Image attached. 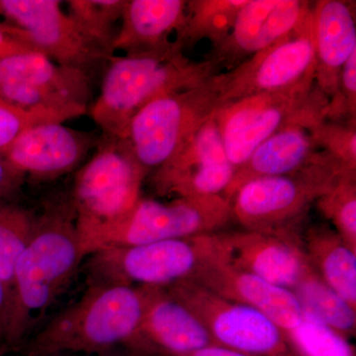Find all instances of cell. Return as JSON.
Instances as JSON below:
<instances>
[{
  "label": "cell",
  "mask_w": 356,
  "mask_h": 356,
  "mask_svg": "<svg viewBox=\"0 0 356 356\" xmlns=\"http://www.w3.org/2000/svg\"><path fill=\"white\" fill-rule=\"evenodd\" d=\"M84 257L70 201L44 206L14 270L8 348L24 344L26 337L69 287Z\"/></svg>",
  "instance_id": "cell-1"
},
{
  "label": "cell",
  "mask_w": 356,
  "mask_h": 356,
  "mask_svg": "<svg viewBox=\"0 0 356 356\" xmlns=\"http://www.w3.org/2000/svg\"><path fill=\"white\" fill-rule=\"evenodd\" d=\"M175 41L112 56L88 113L103 135L124 138L134 115L156 98L197 88L221 74L212 60H192Z\"/></svg>",
  "instance_id": "cell-2"
},
{
  "label": "cell",
  "mask_w": 356,
  "mask_h": 356,
  "mask_svg": "<svg viewBox=\"0 0 356 356\" xmlns=\"http://www.w3.org/2000/svg\"><path fill=\"white\" fill-rule=\"evenodd\" d=\"M146 301L144 286L88 284L79 301L25 341L24 355H98L124 346L139 327Z\"/></svg>",
  "instance_id": "cell-3"
},
{
  "label": "cell",
  "mask_w": 356,
  "mask_h": 356,
  "mask_svg": "<svg viewBox=\"0 0 356 356\" xmlns=\"http://www.w3.org/2000/svg\"><path fill=\"white\" fill-rule=\"evenodd\" d=\"M147 172L123 138L100 136L88 163L77 170L72 203L81 245L123 219L140 195Z\"/></svg>",
  "instance_id": "cell-4"
},
{
  "label": "cell",
  "mask_w": 356,
  "mask_h": 356,
  "mask_svg": "<svg viewBox=\"0 0 356 356\" xmlns=\"http://www.w3.org/2000/svg\"><path fill=\"white\" fill-rule=\"evenodd\" d=\"M346 170L320 151L308 165L291 175L250 180L231 199L233 220L245 231L298 235L296 228L312 204Z\"/></svg>",
  "instance_id": "cell-5"
},
{
  "label": "cell",
  "mask_w": 356,
  "mask_h": 356,
  "mask_svg": "<svg viewBox=\"0 0 356 356\" xmlns=\"http://www.w3.org/2000/svg\"><path fill=\"white\" fill-rule=\"evenodd\" d=\"M222 106L221 77L156 98L137 112L123 139L147 173L168 163Z\"/></svg>",
  "instance_id": "cell-6"
},
{
  "label": "cell",
  "mask_w": 356,
  "mask_h": 356,
  "mask_svg": "<svg viewBox=\"0 0 356 356\" xmlns=\"http://www.w3.org/2000/svg\"><path fill=\"white\" fill-rule=\"evenodd\" d=\"M232 220L231 201L222 195L177 197L166 203L140 197L123 219L89 238L83 250L88 257L102 248L211 235Z\"/></svg>",
  "instance_id": "cell-7"
},
{
  "label": "cell",
  "mask_w": 356,
  "mask_h": 356,
  "mask_svg": "<svg viewBox=\"0 0 356 356\" xmlns=\"http://www.w3.org/2000/svg\"><path fill=\"white\" fill-rule=\"evenodd\" d=\"M327 103V96L315 86L303 92L262 93L227 102L213 118L236 170L274 134L291 127L310 130L324 120Z\"/></svg>",
  "instance_id": "cell-8"
},
{
  "label": "cell",
  "mask_w": 356,
  "mask_h": 356,
  "mask_svg": "<svg viewBox=\"0 0 356 356\" xmlns=\"http://www.w3.org/2000/svg\"><path fill=\"white\" fill-rule=\"evenodd\" d=\"M217 245L216 234L102 248L88 255V284L165 288L191 280Z\"/></svg>",
  "instance_id": "cell-9"
},
{
  "label": "cell",
  "mask_w": 356,
  "mask_h": 356,
  "mask_svg": "<svg viewBox=\"0 0 356 356\" xmlns=\"http://www.w3.org/2000/svg\"><path fill=\"white\" fill-rule=\"evenodd\" d=\"M315 2L294 29L235 69L221 72L222 105L262 93L308 91L316 86Z\"/></svg>",
  "instance_id": "cell-10"
},
{
  "label": "cell",
  "mask_w": 356,
  "mask_h": 356,
  "mask_svg": "<svg viewBox=\"0 0 356 356\" xmlns=\"http://www.w3.org/2000/svg\"><path fill=\"white\" fill-rule=\"evenodd\" d=\"M165 289L191 309L218 346L250 356H298L286 334L252 307L224 298L192 280Z\"/></svg>",
  "instance_id": "cell-11"
},
{
  "label": "cell",
  "mask_w": 356,
  "mask_h": 356,
  "mask_svg": "<svg viewBox=\"0 0 356 356\" xmlns=\"http://www.w3.org/2000/svg\"><path fill=\"white\" fill-rule=\"evenodd\" d=\"M58 0H0L9 31L58 65L86 70L104 55L84 38Z\"/></svg>",
  "instance_id": "cell-12"
},
{
  "label": "cell",
  "mask_w": 356,
  "mask_h": 356,
  "mask_svg": "<svg viewBox=\"0 0 356 356\" xmlns=\"http://www.w3.org/2000/svg\"><path fill=\"white\" fill-rule=\"evenodd\" d=\"M235 172L216 121L212 118L172 159L154 170L152 178L161 195L224 196Z\"/></svg>",
  "instance_id": "cell-13"
},
{
  "label": "cell",
  "mask_w": 356,
  "mask_h": 356,
  "mask_svg": "<svg viewBox=\"0 0 356 356\" xmlns=\"http://www.w3.org/2000/svg\"><path fill=\"white\" fill-rule=\"evenodd\" d=\"M100 136L47 122L26 129L1 154L26 179L51 181L79 170Z\"/></svg>",
  "instance_id": "cell-14"
},
{
  "label": "cell",
  "mask_w": 356,
  "mask_h": 356,
  "mask_svg": "<svg viewBox=\"0 0 356 356\" xmlns=\"http://www.w3.org/2000/svg\"><path fill=\"white\" fill-rule=\"evenodd\" d=\"M313 4L304 0H247L228 36L212 47L205 58L221 70L235 69L294 29Z\"/></svg>",
  "instance_id": "cell-15"
},
{
  "label": "cell",
  "mask_w": 356,
  "mask_h": 356,
  "mask_svg": "<svg viewBox=\"0 0 356 356\" xmlns=\"http://www.w3.org/2000/svg\"><path fill=\"white\" fill-rule=\"evenodd\" d=\"M221 254L229 264L292 291L311 269L297 234L236 231L217 233Z\"/></svg>",
  "instance_id": "cell-16"
},
{
  "label": "cell",
  "mask_w": 356,
  "mask_h": 356,
  "mask_svg": "<svg viewBox=\"0 0 356 356\" xmlns=\"http://www.w3.org/2000/svg\"><path fill=\"white\" fill-rule=\"evenodd\" d=\"M144 287V315L137 332L123 348L140 356H175L216 344L191 309L165 288Z\"/></svg>",
  "instance_id": "cell-17"
},
{
  "label": "cell",
  "mask_w": 356,
  "mask_h": 356,
  "mask_svg": "<svg viewBox=\"0 0 356 356\" xmlns=\"http://www.w3.org/2000/svg\"><path fill=\"white\" fill-rule=\"evenodd\" d=\"M191 280L224 298L261 312L285 334L296 329L303 320V309L294 293L232 266L222 257L218 238L214 252Z\"/></svg>",
  "instance_id": "cell-18"
},
{
  "label": "cell",
  "mask_w": 356,
  "mask_h": 356,
  "mask_svg": "<svg viewBox=\"0 0 356 356\" xmlns=\"http://www.w3.org/2000/svg\"><path fill=\"white\" fill-rule=\"evenodd\" d=\"M315 83L327 99L337 95L346 60L356 51L355 2L315 1Z\"/></svg>",
  "instance_id": "cell-19"
},
{
  "label": "cell",
  "mask_w": 356,
  "mask_h": 356,
  "mask_svg": "<svg viewBox=\"0 0 356 356\" xmlns=\"http://www.w3.org/2000/svg\"><path fill=\"white\" fill-rule=\"evenodd\" d=\"M2 84L30 86L86 107L91 95L88 72L58 65L35 51L0 58V86Z\"/></svg>",
  "instance_id": "cell-20"
},
{
  "label": "cell",
  "mask_w": 356,
  "mask_h": 356,
  "mask_svg": "<svg viewBox=\"0 0 356 356\" xmlns=\"http://www.w3.org/2000/svg\"><path fill=\"white\" fill-rule=\"evenodd\" d=\"M318 152L309 129L291 127L274 134L236 168L224 196L231 201L243 184L257 178L291 175L308 165Z\"/></svg>",
  "instance_id": "cell-21"
},
{
  "label": "cell",
  "mask_w": 356,
  "mask_h": 356,
  "mask_svg": "<svg viewBox=\"0 0 356 356\" xmlns=\"http://www.w3.org/2000/svg\"><path fill=\"white\" fill-rule=\"evenodd\" d=\"M185 0H127L122 14L113 51L149 50L172 41L186 13Z\"/></svg>",
  "instance_id": "cell-22"
},
{
  "label": "cell",
  "mask_w": 356,
  "mask_h": 356,
  "mask_svg": "<svg viewBox=\"0 0 356 356\" xmlns=\"http://www.w3.org/2000/svg\"><path fill=\"white\" fill-rule=\"evenodd\" d=\"M302 240L307 259L321 280L356 309V252L325 224L310 227Z\"/></svg>",
  "instance_id": "cell-23"
},
{
  "label": "cell",
  "mask_w": 356,
  "mask_h": 356,
  "mask_svg": "<svg viewBox=\"0 0 356 356\" xmlns=\"http://www.w3.org/2000/svg\"><path fill=\"white\" fill-rule=\"evenodd\" d=\"M247 0H191L186 3L184 24L175 41L182 48L208 40L212 47L228 36Z\"/></svg>",
  "instance_id": "cell-24"
},
{
  "label": "cell",
  "mask_w": 356,
  "mask_h": 356,
  "mask_svg": "<svg viewBox=\"0 0 356 356\" xmlns=\"http://www.w3.org/2000/svg\"><path fill=\"white\" fill-rule=\"evenodd\" d=\"M292 292L303 311L315 316L346 339L355 336L356 309L327 286L313 267Z\"/></svg>",
  "instance_id": "cell-25"
},
{
  "label": "cell",
  "mask_w": 356,
  "mask_h": 356,
  "mask_svg": "<svg viewBox=\"0 0 356 356\" xmlns=\"http://www.w3.org/2000/svg\"><path fill=\"white\" fill-rule=\"evenodd\" d=\"M127 0H70L67 14L81 35L107 58L113 56L117 32Z\"/></svg>",
  "instance_id": "cell-26"
},
{
  "label": "cell",
  "mask_w": 356,
  "mask_h": 356,
  "mask_svg": "<svg viewBox=\"0 0 356 356\" xmlns=\"http://www.w3.org/2000/svg\"><path fill=\"white\" fill-rule=\"evenodd\" d=\"M36 216L32 211L11 201L0 203V280L11 298L16 264L31 240Z\"/></svg>",
  "instance_id": "cell-27"
},
{
  "label": "cell",
  "mask_w": 356,
  "mask_h": 356,
  "mask_svg": "<svg viewBox=\"0 0 356 356\" xmlns=\"http://www.w3.org/2000/svg\"><path fill=\"white\" fill-rule=\"evenodd\" d=\"M315 203L343 242L356 252V172L341 173Z\"/></svg>",
  "instance_id": "cell-28"
},
{
  "label": "cell",
  "mask_w": 356,
  "mask_h": 356,
  "mask_svg": "<svg viewBox=\"0 0 356 356\" xmlns=\"http://www.w3.org/2000/svg\"><path fill=\"white\" fill-rule=\"evenodd\" d=\"M301 324L287 332L292 350L298 356H356L350 339H346L315 316L303 311Z\"/></svg>",
  "instance_id": "cell-29"
},
{
  "label": "cell",
  "mask_w": 356,
  "mask_h": 356,
  "mask_svg": "<svg viewBox=\"0 0 356 356\" xmlns=\"http://www.w3.org/2000/svg\"><path fill=\"white\" fill-rule=\"evenodd\" d=\"M309 131L320 151L336 159L344 170L356 172V121L323 120Z\"/></svg>",
  "instance_id": "cell-30"
},
{
  "label": "cell",
  "mask_w": 356,
  "mask_h": 356,
  "mask_svg": "<svg viewBox=\"0 0 356 356\" xmlns=\"http://www.w3.org/2000/svg\"><path fill=\"white\" fill-rule=\"evenodd\" d=\"M70 116L58 112L25 111L0 100V154L26 129L47 122H64Z\"/></svg>",
  "instance_id": "cell-31"
},
{
  "label": "cell",
  "mask_w": 356,
  "mask_h": 356,
  "mask_svg": "<svg viewBox=\"0 0 356 356\" xmlns=\"http://www.w3.org/2000/svg\"><path fill=\"white\" fill-rule=\"evenodd\" d=\"M324 120L356 121V51L341 70L337 95L327 103Z\"/></svg>",
  "instance_id": "cell-32"
},
{
  "label": "cell",
  "mask_w": 356,
  "mask_h": 356,
  "mask_svg": "<svg viewBox=\"0 0 356 356\" xmlns=\"http://www.w3.org/2000/svg\"><path fill=\"white\" fill-rule=\"evenodd\" d=\"M26 177L0 154V203L13 200L22 188Z\"/></svg>",
  "instance_id": "cell-33"
},
{
  "label": "cell",
  "mask_w": 356,
  "mask_h": 356,
  "mask_svg": "<svg viewBox=\"0 0 356 356\" xmlns=\"http://www.w3.org/2000/svg\"><path fill=\"white\" fill-rule=\"evenodd\" d=\"M34 51L9 31L6 23H0V58L13 54Z\"/></svg>",
  "instance_id": "cell-34"
},
{
  "label": "cell",
  "mask_w": 356,
  "mask_h": 356,
  "mask_svg": "<svg viewBox=\"0 0 356 356\" xmlns=\"http://www.w3.org/2000/svg\"><path fill=\"white\" fill-rule=\"evenodd\" d=\"M11 305H13L11 294L3 282L0 280V346L1 344L6 346L9 322H10Z\"/></svg>",
  "instance_id": "cell-35"
},
{
  "label": "cell",
  "mask_w": 356,
  "mask_h": 356,
  "mask_svg": "<svg viewBox=\"0 0 356 356\" xmlns=\"http://www.w3.org/2000/svg\"><path fill=\"white\" fill-rule=\"evenodd\" d=\"M140 356V355H138ZM175 356H250L243 355L238 351L231 350V348H225V346L212 344V346H205V348H199V350L191 351V353H185V355Z\"/></svg>",
  "instance_id": "cell-36"
},
{
  "label": "cell",
  "mask_w": 356,
  "mask_h": 356,
  "mask_svg": "<svg viewBox=\"0 0 356 356\" xmlns=\"http://www.w3.org/2000/svg\"><path fill=\"white\" fill-rule=\"evenodd\" d=\"M97 356H138L132 351L127 350V348H116L114 350L106 351V353H100Z\"/></svg>",
  "instance_id": "cell-37"
},
{
  "label": "cell",
  "mask_w": 356,
  "mask_h": 356,
  "mask_svg": "<svg viewBox=\"0 0 356 356\" xmlns=\"http://www.w3.org/2000/svg\"><path fill=\"white\" fill-rule=\"evenodd\" d=\"M7 346H0V356H4L6 355V351H7Z\"/></svg>",
  "instance_id": "cell-38"
}]
</instances>
